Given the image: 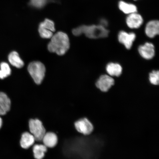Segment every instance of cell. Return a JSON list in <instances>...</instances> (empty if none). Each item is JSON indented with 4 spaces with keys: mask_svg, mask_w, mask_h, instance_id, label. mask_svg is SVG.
<instances>
[{
    "mask_svg": "<svg viewBox=\"0 0 159 159\" xmlns=\"http://www.w3.org/2000/svg\"><path fill=\"white\" fill-rule=\"evenodd\" d=\"M51 39V41L48 45V48L50 52L61 56L65 54L68 50L69 39L66 34L63 32H58L53 35Z\"/></svg>",
    "mask_w": 159,
    "mask_h": 159,
    "instance_id": "6da1fadb",
    "label": "cell"
},
{
    "mask_svg": "<svg viewBox=\"0 0 159 159\" xmlns=\"http://www.w3.org/2000/svg\"><path fill=\"white\" fill-rule=\"evenodd\" d=\"M109 31L106 28L100 25H98L80 26L73 30V34L78 36L82 34L89 39L102 38L108 36Z\"/></svg>",
    "mask_w": 159,
    "mask_h": 159,
    "instance_id": "7a4b0ae2",
    "label": "cell"
},
{
    "mask_svg": "<svg viewBox=\"0 0 159 159\" xmlns=\"http://www.w3.org/2000/svg\"><path fill=\"white\" fill-rule=\"evenodd\" d=\"M28 70L36 84H41L45 75L44 65L40 61H33L29 64Z\"/></svg>",
    "mask_w": 159,
    "mask_h": 159,
    "instance_id": "3957f363",
    "label": "cell"
},
{
    "mask_svg": "<svg viewBox=\"0 0 159 159\" xmlns=\"http://www.w3.org/2000/svg\"><path fill=\"white\" fill-rule=\"evenodd\" d=\"M29 132L34 136L36 143H42L46 130L41 120L37 118L31 119L29 121Z\"/></svg>",
    "mask_w": 159,
    "mask_h": 159,
    "instance_id": "277c9868",
    "label": "cell"
},
{
    "mask_svg": "<svg viewBox=\"0 0 159 159\" xmlns=\"http://www.w3.org/2000/svg\"><path fill=\"white\" fill-rule=\"evenodd\" d=\"M74 125L77 132L84 135L90 134L93 130V125L86 118L79 119L75 121Z\"/></svg>",
    "mask_w": 159,
    "mask_h": 159,
    "instance_id": "5b68a950",
    "label": "cell"
},
{
    "mask_svg": "<svg viewBox=\"0 0 159 159\" xmlns=\"http://www.w3.org/2000/svg\"><path fill=\"white\" fill-rule=\"evenodd\" d=\"M114 80L107 75H103L99 77L96 83V86L103 92H107L114 84Z\"/></svg>",
    "mask_w": 159,
    "mask_h": 159,
    "instance_id": "8992f818",
    "label": "cell"
},
{
    "mask_svg": "<svg viewBox=\"0 0 159 159\" xmlns=\"http://www.w3.org/2000/svg\"><path fill=\"white\" fill-rule=\"evenodd\" d=\"M136 38V35L134 33H128L124 31H120L118 35L119 42L124 45L126 48L128 49L132 48Z\"/></svg>",
    "mask_w": 159,
    "mask_h": 159,
    "instance_id": "52a82bcc",
    "label": "cell"
},
{
    "mask_svg": "<svg viewBox=\"0 0 159 159\" xmlns=\"http://www.w3.org/2000/svg\"><path fill=\"white\" fill-rule=\"evenodd\" d=\"M11 99L6 93L0 92V116H5L11 110Z\"/></svg>",
    "mask_w": 159,
    "mask_h": 159,
    "instance_id": "ba28073f",
    "label": "cell"
},
{
    "mask_svg": "<svg viewBox=\"0 0 159 159\" xmlns=\"http://www.w3.org/2000/svg\"><path fill=\"white\" fill-rule=\"evenodd\" d=\"M138 51L141 56L145 59H151L154 56V46L150 43H146L143 45H140Z\"/></svg>",
    "mask_w": 159,
    "mask_h": 159,
    "instance_id": "9c48e42d",
    "label": "cell"
},
{
    "mask_svg": "<svg viewBox=\"0 0 159 159\" xmlns=\"http://www.w3.org/2000/svg\"><path fill=\"white\" fill-rule=\"evenodd\" d=\"M143 22V17L140 14L136 13L130 14L126 18V22L128 26L131 29H138Z\"/></svg>",
    "mask_w": 159,
    "mask_h": 159,
    "instance_id": "30bf717a",
    "label": "cell"
},
{
    "mask_svg": "<svg viewBox=\"0 0 159 159\" xmlns=\"http://www.w3.org/2000/svg\"><path fill=\"white\" fill-rule=\"evenodd\" d=\"M20 144L21 148L28 149L32 147L35 143L34 136L29 132H25L21 134L20 140Z\"/></svg>",
    "mask_w": 159,
    "mask_h": 159,
    "instance_id": "8fae6325",
    "label": "cell"
},
{
    "mask_svg": "<svg viewBox=\"0 0 159 159\" xmlns=\"http://www.w3.org/2000/svg\"><path fill=\"white\" fill-rule=\"evenodd\" d=\"M58 137L54 132H47L42 140V143L48 148H55L58 143Z\"/></svg>",
    "mask_w": 159,
    "mask_h": 159,
    "instance_id": "7c38bea8",
    "label": "cell"
},
{
    "mask_svg": "<svg viewBox=\"0 0 159 159\" xmlns=\"http://www.w3.org/2000/svg\"><path fill=\"white\" fill-rule=\"evenodd\" d=\"M145 33L148 37L152 38L159 33V23L158 20H152L147 23Z\"/></svg>",
    "mask_w": 159,
    "mask_h": 159,
    "instance_id": "4fadbf2b",
    "label": "cell"
},
{
    "mask_svg": "<svg viewBox=\"0 0 159 159\" xmlns=\"http://www.w3.org/2000/svg\"><path fill=\"white\" fill-rule=\"evenodd\" d=\"M34 157L35 159H43L48 148L42 143H35L32 147Z\"/></svg>",
    "mask_w": 159,
    "mask_h": 159,
    "instance_id": "5bb4252c",
    "label": "cell"
},
{
    "mask_svg": "<svg viewBox=\"0 0 159 159\" xmlns=\"http://www.w3.org/2000/svg\"><path fill=\"white\" fill-rule=\"evenodd\" d=\"M106 70L111 76L118 77L122 74V68L118 63H110L107 66Z\"/></svg>",
    "mask_w": 159,
    "mask_h": 159,
    "instance_id": "9a60e30c",
    "label": "cell"
},
{
    "mask_svg": "<svg viewBox=\"0 0 159 159\" xmlns=\"http://www.w3.org/2000/svg\"><path fill=\"white\" fill-rule=\"evenodd\" d=\"M8 60L11 64L17 68H21L24 66V63L20 57L18 53L13 51L10 53Z\"/></svg>",
    "mask_w": 159,
    "mask_h": 159,
    "instance_id": "2e32d148",
    "label": "cell"
},
{
    "mask_svg": "<svg viewBox=\"0 0 159 159\" xmlns=\"http://www.w3.org/2000/svg\"><path fill=\"white\" fill-rule=\"evenodd\" d=\"M118 7L121 11L126 14L136 13L137 11V8L136 5L132 3L126 2L124 1L119 2Z\"/></svg>",
    "mask_w": 159,
    "mask_h": 159,
    "instance_id": "e0dca14e",
    "label": "cell"
},
{
    "mask_svg": "<svg viewBox=\"0 0 159 159\" xmlns=\"http://www.w3.org/2000/svg\"><path fill=\"white\" fill-rule=\"evenodd\" d=\"M0 79H3L11 75V70L7 63L2 62L0 65Z\"/></svg>",
    "mask_w": 159,
    "mask_h": 159,
    "instance_id": "ac0fdd59",
    "label": "cell"
},
{
    "mask_svg": "<svg viewBox=\"0 0 159 159\" xmlns=\"http://www.w3.org/2000/svg\"><path fill=\"white\" fill-rule=\"evenodd\" d=\"M39 31L40 36L43 39H49L52 37V31L48 30L39 25Z\"/></svg>",
    "mask_w": 159,
    "mask_h": 159,
    "instance_id": "d6986e66",
    "label": "cell"
},
{
    "mask_svg": "<svg viewBox=\"0 0 159 159\" xmlns=\"http://www.w3.org/2000/svg\"><path fill=\"white\" fill-rule=\"evenodd\" d=\"M39 25L49 30L52 32H54L55 31L54 23L50 20L45 19L44 21L40 24Z\"/></svg>",
    "mask_w": 159,
    "mask_h": 159,
    "instance_id": "ffe728a7",
    "label": "cell"
},
{
    "mask_svg": "<svg viewBox=\"0 0 159 159\" xmlns=\"http://www.w3.org/2000/svg\"><path fill=\"white\" fill-rule=\"evenodd\" d=\"M159 71L154 70L149 74V80L151 84L158 85L159 83Z\"/></svg>",
    "mask_w": 159,
    "mask_h": 159,
    "instance_id": "44dd1931",
    "label": "cell"
},
{
    "mask_svg": "<svg viewBox=\"0 0 159 159\" xmlns=\"http://www.w3.org/2000/svg\"><path fill=\"white\" fill-rule=\"evenodd\" d=\"M48 0H30V5L37 8H41L44 7Z\"/></svg>",
    "mask_w": 159,
    "mask_h": 159,
    "instance_id": "7402d4cb",
    "label": "cell"
},
{
    "mask_svg": "<svg viewBox=\"0 0 159 159\" xmlns=\"http://www.w3.org/2000/svg\"><path fill=\"white\" fill-rule=\"evenodd\" d=\"M100 23V25H102V26L105 27L107 26V25H108V22H107L106 20L103 19L101 20Z\"/></svg>",
    "mask_w": 159,
    "mask_h": 159,
    "instance_id": "603a6c76",
    "label": "cell"
},
{
    "mask_svg": "<svg viewBox=\"0 0 159 159\" xmlns=\"http://www.w3.org/2000/svg\"><path fill=\"white\" fill-rule=\"evenodd\" d=\"M3 125V120L2 118L0 116V130L2 128Z\"/></svg>",
    "mask_w": 159,
    "mask_h": 159,
    "instance_id": "cb8c5ba5",
    "label": "cell"
},
{
    "mask_svg": "<svg viewBox=\"0 0 159 159\" xmlns=\"http://www.w3.org/2000/svg\"><path fill=\"white\" fill-rule=\"evenodd\" d=\"M134 1H136V0H134Z\"/></svg>",
    "mask_w": 159,
    "mask_h": 159,
    "instance_id": "d4e9b609",
    "label": "cell"
}]
</instances>
